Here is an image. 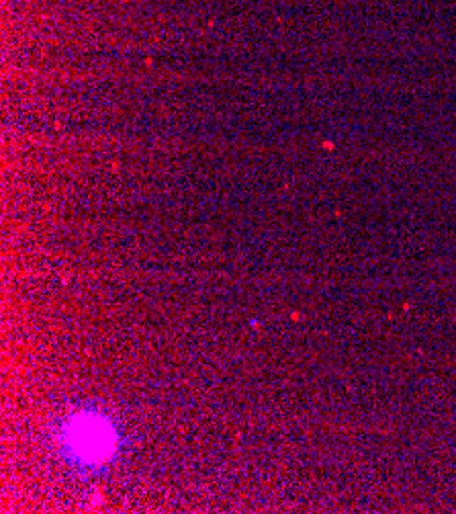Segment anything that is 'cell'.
<instances>
[{
  "label": "cell",
  "mask_w": 456,
  "mask_h": 514,
  "mask_svg": "<svg viewBox=\"0 0 456 514\" xmlns=\"http://www.w3.org/2000/svg\"><path fill=\"white\" fill-rule=\"evenodd\" d=\"M107 434L105 432L92 431V426H82V431H76V445H80V449L88 451L90 455H97L98 449L107 451Z\"/></svg>",
  "instance_id": "obj_1"
}]
</instances>
